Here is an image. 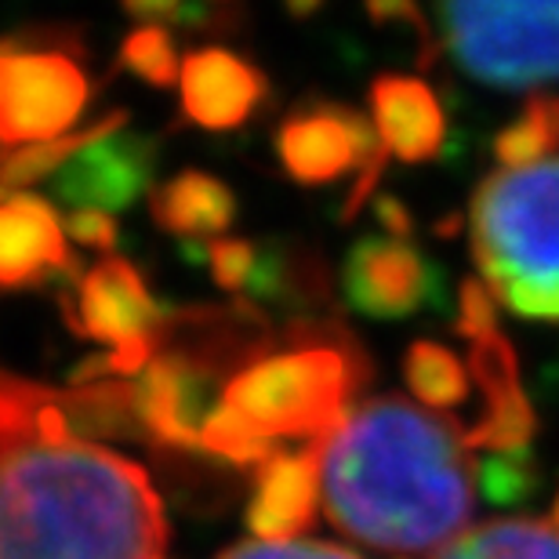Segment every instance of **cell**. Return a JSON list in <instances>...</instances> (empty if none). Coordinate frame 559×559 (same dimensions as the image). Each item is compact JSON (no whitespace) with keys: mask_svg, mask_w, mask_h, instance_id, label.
Returning <instances> with one entry per match:
<instances>
[{"mask_svg":"<svg viewBox=\"0 0 559 559\" xmlns=\"http://www.w3.org/2000/svg\"><path fill=\"white\" fill-rule=\"evenodd\" d=\"M556 145H559V98L538 95V98H531L527 114H523L516 124L501 131L495 142V153L501 167H523V164L552 156Z\"/></svg>","mask_w":559,"mask_h":559,"instance_id":"cell-22","label":"cell"},{"mask_svg":"<svg viewBox=\"0 0 559 559\" xmlns=\"http://www.w3.org/2000/svg\"><path fill=\"white\" fill-rule=\"evenodd\" d=\"M468 371L476 385L484 389V415L465 432L473 451H498L512 454L531 443L534 415L527 404V393L520 385L516 356L509 342L501 338L498 328L473 338V356H468Z\"/></svg>","mask_w":559,"mask_h":559,"instance_id":"cell-13","label":"cell"},{"mask_svg":"<svg viewBox=\"0 0 559 559\" xmlns=\"http://www.w3.org/2000/svg\"><path fill=\"white\" fill-rule=\"evenodd\" d=\"M40 440H76L70 393L0 371V451Z\"/></svg>","mask_w":559,"mask_h":559,"instance_id":"cell-18","label":"cell"},{"mask_svg":"<svg viewBox=\"0 0 559 559\" xmlns=\"http://www.w3.org/2000/svg\"><path fill=\"white\" fill-rule=\"evenodd\" d=\"M468 243L490 298L559 320V156L490 175L473 197Z\"/></svg>","mask_w":559,"mask_h":559,"instance_id":"cell-4","label":"cell"},{"mask_svg":"<svg viewBox=\"0 0 559 559\" xmlns=\"http://www.w3.org/2000/svg\"><path fill=\"white\" fill-rule=\"evenodd\" d=\"M371 117L385 156L421 164L443 150L447 120L440 98L418 76H378L371 84Z\"/></svg>","mask_w":559,"mask_h":559,"instance_id":"cell-16","label":"cell"},{"mask_svg":"<svg viewBox=\"0 0 559 559\" xmlns=\"http://www.w3.org/2000/svg\"><path fill=\"white\" fill-rule=\"evenodd\" d=\"M153 142L142 135L98 139L51 178V193L73 211H128L153 182Z\"/></svg>","mask_w":559,"mask_h":559,"instance_id":"cell-10","label":"cell"},{"mask_svg":"<svg viewBox=\"0 0 559 559\" xmlns=\"http://www.w3.org/2000/svg\"><path fill=\"white\" fill-rule=\"evenodd\" d=\"M139 407L150 440L160 451H200V432L215 415L211 396L218 378L178 356L156 353V360L139 374Z\"/></svg>","mask_w":559,"mask_h":559,"instance_id":"cell-11","label":"cell"},{"mask_svg":"<svg viewBox=\"0 0 559 559\" xmlns=\"http://www.w3.org/2000/svg\"><path fill=\"white\" fill-rule=\"evenodd\" d=\"M295 349L262 356L222 385L218 407L254 440L280 451V440L323 443L353 415L349 404L371 378V364L334 323L290 328Z\"/></svg>","mask_w":559,"mask_h":559,"instance_id":"cell-3","label":"cell"},{"mask_svg":"<svg viewBox=\"0 0 559 559\" xmlns=\"http://www.w3.org/2000/svg\"><path fill=\"white\" fill-rule=\"evenodd\" d=\"M404 374L411 393L418 396L436 415H451L454 407H462L468 393H473V371H465V364L457 360L451 349L436 342H415L404 360Z\"/></svg>","mask_w":559,"mask_h":559,"instance_id":"cell-21","label":"cell"},{"mask_svg":"<svg viewBox=\"0 0 559 559\" xmlns=\"http://www.w3.org/2000/svg\"><path fill=\"white\" fill-rule=\"evenodd\" d=\"M153 222L175 237L222 240V233L237 218V197L226 182L207 171H182L150 197Z\"/></svg>","mask_w":559,"mask_h":559,"instance_id":"cell-17","label":"cell"},{"mask_svg":"<svg viewBox=\"0 0 559 559\" xmlns=\"http://www.w3.org/2000/svg\"><path fill=\"white\" fill-rule=\"evenodd\" d=\"M62 226H66V237H73L81 248L109 251L117 243V222L103 215V211H70Z\"/></svg>","mask_w":559,"mask_h":559,"instance_id":"cell-26","label":"cell"},{"mask_svg":"<svg viewBox=\"0 0 559 559\" xmlns=\"http://www.w3.org/2000/svg\"><path fill=\"white\" fill-rule=\"evenodd\" d=\"M124 124H128V114H106L98 124L84 128V131H73V135H66V139L4 153V156H0V197H15V189H22V186L55 178L76 153H84L87 145H95L98 139H106V135H114V131H124Z\"/></svg>","mask_w":559,"mask_h":559,"instance_id":"cell-20","label":"cell"},{"mask_svg":"<svg viewBox=\"0 0 559 559\" xmlns=\"http://www.w3.org/2000/svg\"><path fill=\"white\" fill-rule=\"evenodd\" d=\"M429 559H559V523L495 520L468 527Z\"/></svg>","mask_w":559,"mask_h":559,"instance_id":"cell-19","label":"cell"},{"mask_svg":"<svg viewBox=\"0 0 559 559\" xmlns=\"http://www.w3.org/2000/svg\"><path fill=\"white\" fill-rule=\"evenodd\" d=\"M76 273L66 226L37 197H0V287H29Z\"/></svg>","mask_w":559,"mask_h":559,"instance_id":"cell-15","label":"cell"},{"mask_svg":"<svg viewBox=\"0 0 559 559\" xmlns=\"http://www.w3.org/2000/svg\"><path fill=\"white\" fill-rule=\"evenodd\" d=\"M218 559H360L349 549L323 542H243Z\"/></svg>","mask_w":559,"mask_h":559,"instance_id":"cell-25","label":"cell"},{"mask_svg":"<svg viewBox=\"0 0 559 559\" xmlns=\"http://www.w3.org/2000/svg\"><path fill=\"white\" fill-rule=\"evenodd\" d=\"M342 290L367 320H407L440 301V273L396 237H364L345 254Z\"/></svg>","mask_w":559,"mask_h":559,"instance_id":"cell-8","label":"cell"},{"mask_svg":"<svg viewBox=\"0 0 559 559\" xmlns=\"http://www.w3.org/2000/svg\"><path fill=\"white\" fill-rule=\"evenodd\" d=\"M182 114L207 131L240 128L265 98V76L226 48L189 51L178 76Z\"/></svg>","mask_w":559,"mask_h":559,"instance_id":"cell-14","label":"cell"},{"mask_svg":"<svg viewBox=\"0 0 559 559\" xmlns=\"http://www.w3.org/2000/svg\"><path fill=\"white\" fill-rule=\"evenodd\" d=\"M276 156L284 164V171L301 186L338 182L353 167H364L360 182H356L349 204H345V218H353L360 211L385 164L374 128L356 109L331 103L290 114L276 131Z\"/></svg>","mask_w":559,"mask_h":559,"instance_id":"cell-7","label":"cell"},{"mask_svg":"<svg viewBox=\"0 0 559 559\" xmlns=\"http://www.w3.org/2000/svg\"><path fill=\"white\" fill-rule=\"evenodd\" d=\"M120 62L153 87H171L178 76H182L171 29H164V26H135L131 29L124 48H120Z\"/></svg>","mask_w":559,"mask_h":559,"instance_id":"cell-23","label":"cell"},{"mask_svg":"<svg viewBox=\"0 0 559 559\" xmlns=\"http://www.w3.org/2000/svg\"><path fill=\"white\" fill-rule=\"evenodd\" d=\"M440 48L479 84L542 87L559 81V4H443Z\"/></svg>","mask_w":559,"mask_h":559,"instance_id":"cell-5","label":"cell"},{"mask_svg":"<svg viewBox=\"0 0 559 559\" xmlns=\"http://www.w3.org/2000/svg\"><path fill=\"white\" fill-rule=\"evenodd\" d=\"M92 84L76 55L48 44H0V156L73 135Z\"/></svg>","mask_w":559,"mask_h":559,"instance_id":"cell-6","label":"cell"},{"mask_svg":"<svg viewBox=\"0 0 559 559\" xmlns=\"http://www.w3.org/2000/svg\"><path fill=\"white\" fill-rule=\"evenodd\" d=\"M323 443H309L306 451H280L259 465L248 506V527L259 534V542H295L317 523Z\"/></svg>","mask_w":559,"mask_h":559,"instance_id":"cell-12","label":"cell"},{"mask_svg":"<svg viewBox=\"0 0 559 559\" xmlns=\"http://www.w3.org/2000/svg\"><path fill=\"white\" fill-rule=\"evenodd\" d=\"M465 425L411 400L353 411L323 443V506L353 542L393 556L440 552L476 506Z\"/></svg>","mask_w":559,"mask_h":559,"instance_id":"cell-1","label":"cell"},{"mask_svg":"<svg viewBox=\"0 0 559 559\" xmlns=\"http://www.w3.org/2000/svg\"><path fill=\"white\" fill-rule=\"evenodd\" d=\"M150 476L109 447L40 440L0 451V559H164Z\"/></svg>","mask_w":559,"mask_h":559,"instance_id":"cell-2","label":"cell"},{"mask_svg":"<svg viewBox=\"0 0 559 559\" xmlns=\"http://www.w3.org/2000/svg\"><path fill=\"white\" fill-rule=\"evenodd\" d=\"M556 523H559V506H556Z\"/></svg>","mask_w":559,"mask_h":559,"instance_id":"cell-28","label":"cell"},{"mask_svg":"<svg viewBox=\"0 0 559 559\" xmlns=\"http://www.w3.org/2000/svg\"><path fill=\"white\" fill-rule=\"evenodd\" d=\"M374 211H378V222L393 233L396 240H404V237H411V215L404 207H400V200H393V197H378L374 200Z\"/></svg>","mask_w":559,"mask_h":559,"instance_id":"cell-27","label":"cell"},{"mask_svg":"<svg viewBox=\"0 0 559 559\" xmlns=\"http://www.w3.org/2000/svg\"><path fill=\"white\" fill-rule=\"evenodd\" d=\"M62 312L73 334L114 345V349L135 338H150L167 317L139 270L124 259H103L92 265L81 284L62 295Z\"/></svg>","mask_w":559,"mask_h":559,"instance_id":"cell-9","label":"cell"},{"mask_svg":"<svg viewBox=\"0 0 559 559\" xmlns=\"http://www.w3.org/2000/svg\"><path fill=\"white\" fill-rule=\"evenodd\" d=\"M204 259H207L211 276H215V284L222 290H233V295H248L251 276H254V270H259L262 248H259V243L237 240V237H222V240L207 243Z\"/></svg>","mask_w":559,"mask_h":559,"instance_id":"cell-24","label":"cell"}]
</instances>
